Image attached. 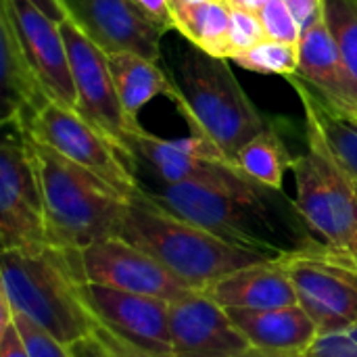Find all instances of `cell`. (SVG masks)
<instances>
[{
  "instance_id": "7",
  "label": "cell",
  "mask_w": 357,
  "mask_h": 357,
  "mask_svg": "<svg viewBox=\"0 0 357 357\" xmlns=\"http://www.w3.org/2000/svg\"><path fill=\"white\" fill-rule=\"evenodd\" d=\"M61 33L67 44L71 75L75 84V111L105 138H109L136 169L132 142L142 126L128 117L119 100L107 52L96 42H92L71 19L61 23Z\"/></svg>"
},
{
  "instance_id": "38",
  "label": "cell",
  "mask_w": 357,
  "mask_h": 357,
  "mask_svg": "<svg viewBox=\"0 0 357 357\" xmlns=\"http://www.w3.org/2000/svg\"><path fill=\"white\" fill-rule=\"evenodd\" d=\"M270 0H230L232 6H238V8H245V10H251V13H259Z\"/></svg>"
},
{
  "instance_id": "4",
  "label": "cell",
  "mask_w": 357,
  "mask_h": 357,
  "mask_svg": "<svg viewBox=\"0 0 357 357\" xmlns=\"http://www.w3.org/2000/svg\"><path fill=\"white\" fill-rule=\"evenodd\" d=\"M169 77L174 82L172 100L190 132L209 138L234 163L249 140L272 128L241 88L228 59L192 46L180 56Z\"/></svg>"
},
{
  "instance_id": "20",
  "label": "cell",
  "mask_w": 357,
  "mask_h": 357,
  "mask_svg": "<svg viewBox=\"0 0 357 357\" xmlns=\"http://www.w3.org/2000/svg\"><path fill=\"white\" fill-rule=\"evenodd\" d=\"M234 326L251 347L301 356L320 335L301 305L276 310H228Z\"/></svg>"
},
{
  "instance_id": "29",
  "label": "cell",
  "mask_w": 357,
  "mask_h": 357,
  "mask_svg": "<svg viewBox=\"0 0 357 357\" xmlns=\"http://www.w3.org/2000/svg\"><path fill=\"white\" fill-rule=\"evenodd\" d=\"M13 322L29 351V357H73L67 345H63L61 341H56L54 337L44 333L40 326H36L23 314L13 312Z\"/></svg>"
},
{
  "instance_id": "14",
  "label": "cell",
  "mask_w": 357,
  "mask_h": 357,
  "mask_svg": "<svg viewBox=\"0 0 357 357\" xmlns=\"http://www.w3.org/2000/svg\"><path fill=\"white\" fill-rule=\"evenodd\" d=\"M67 19H71L92 42L109 52H134L157 61L161 54V36L157 27L134 0H61Z\"/></svg>"
},
{
  "instance_id": "36",
  "label": "cell",
  "mask_w": 357,
  "mask_h": 357,
  "mask_svg": "<svg viewBox=\"0 0 357 357\" xmlns=\"http://www.w3.org/2000/svg\"><path fill=\"white\" fill-rule=\"evenodd\" d=\"M29 2H33L46 17H50L56 23H63L67 19V13H65L61 0H29Z\"/></svg>"
},
{
  "instance_id": "23",
  "label": "cell",
  "mask_w": 357,
  "mask_h": 357,
  "mask_svg": "<svg viewBox=\"0 0 357 357\" xmlns=\"http://www.w3.org/2000/svg\"><path fill=\"white\" fill-rule=\"evenodd\" d=\"M295 92L301 98V105L307 115H312L318 126L324 132V138L328 140L333 153L343 163V167L349 172V176L357 182V119L351 115H345L341 111H335L328 107L303 79L297 75L287 77Z\"/></svg>"
},
{
  "instance_id": "30",
  "label": "cell",
  "mask_w": 357,
  "mask_h": 357,
  "mask_svg": "<svg viewBox=\"0 0 357 357\" xmlns=\"http://www.w3.org/2000/svg\"><path fill=\"white\" fill-rule=\"evenodd\" d=\"M301 357H357V326L343 333L318 335Z\"/></svg>"
},
{
  "instance_id": "25",
  "label": "cell",
  "mask_w": 357,
  "mask_h": 357,
  "mask_svg": "<svg viewBox=\"0 0 357 357\" xmlns=\"http://www.w3.org/2000/svg\"><path fill=\"white\" fill-rule=\"evenodd\" d=\"M232 61L234 65L247 71L291 77V75H297V69H299V46L266 38L264 42L234 56Z\"/></svg>"
},
{
  "instance_id": "17",
  "label": "cell",
  "mask_w": 357,
  "mask_h": 357,
  "mask_svg": "<svg viewBox=\"0 0 357 357\" xmlns=\"http://www.w3.org/2000/svg\"><path fill=\"white\" fill-rule=\"evenodd\" d=\"M297 46V77L303 79L335 111L357 117V84L345 67V61L324 23V17H320L301 33Z\"/></svg>"
},
{
  "instance_id": "6",
  "label": "cell",
  "mask_w": 357,
  "mask_h": 357,
  "mask_svg": "<svg viewBox=\"0 0 357 357\" xmlns=\"http://www.w3.org/2000/svg\"><path fill=\"white\" fill-rule=\"evenodd\" d=\"M295 203L326 251L357 270V182L305 113V153L293 159Z\"/></svg>"
},
{
  "instance_id": "11",
  "label": "cell",
  "mask_w": 357,
  "mask_h": 357,
  "mask_svg": "<svg viewBox=\"0 0 357 357\" xmlns=\"http://www.w3.org/2000/svg\"><path fill=\"white\" fill-rule=\"evenodd\" d=\"M291 276L299 305L320 335L357 326V270L328 251L280 259Z\"/></svg>"
},
{
  "instance_id": "35",
  "label": "cell",
  "mask_w": 357,
  "mask_h": 357,
  "mask_svg": "<svg viewBox=\"0 0 357 357\" xmlns=\"http://www.w3.org/2000/svg\"><path fill=\"white\" fill-rule=\"evenodd\" d=\"M69 349H71L73 357H109L105 354L102 345L96 341L94 335L84 339V341H79V343H75V345H71Z\"/></svg>"
},
{
  "instance_id": "13",
  "label": "cell",
  "mask_w": 357,
  "mask_h": 357,
  "mask_svg": "<svg viewBox=\"0 0 357 357\" xmlns=\"http://www.w3.org/2000/svg\"><path fill=\"white\" fill-rule=\"evenodd\" d=\"M0 13L10 23L29 65L52 100L75 109V84L61 23L46 17L29 0H2Z\"/></svg>"
},
{
  "instance_id": "15",
  "label": "cell",
  "mask_w": 357,
  "mask_h": 357,
  "mask_svg": "<svg viewBox=\"0 0 357 357\" xmlns=\"http://www.w3.org/2000/svg\"><path fill=\"white\" fill-rule=\"evenodd\" d=\"M86 295L96 320L111 333L146 351L174 357L169 301L92 282L86 284Z\"/></svg>"
},
{
  "instance_id": "22",
  "label": "cell",
  "mask_w": 357,
  "mask_h": 357,
  "mask_svg": "<svg viewBox=\"0 0 357 357\" xmlns=\"http://www.w3.org/2000/svg\"><path fill=\"white\" fill-rule=\"evenodd\" d=\"M172 10L174 29H178L192 46L211 56L228 59L230 0L172 2Z\"/></svg>"
},
{
  "instance_id": "9",
  "label": "cell",
  "mask_w": 357,
  "mask_h": 357,
  "mask_svg": "<svg viewBox=\"0 0 357 357\" xmlns=\"http://www.w3.org/2000/svg\"><path fill=\"white\" fill-rule=\"evenodd\" d=\"M0 146V243L2 251L48 245L40 180L25 132L4 128Z\"/></svg>"
},
{
  "instance_id": "8",
  "label": "cell",
  "mask_w": 357,
  "mask_h": 357,
  "mask_svg": "<svg viewBox=\"0 0 357 357\" xmlns=\"http://www.w3.org/2000/svg\"><path fill=\"white\" fill-rule=\"evenodd\" d=\"M27 136L86 167L126 199H132L140 188L136 169L117 146L63 102L50 100L31 121Z\"/></svg>"
},
{
  "instance_id": "3",
  "label": "cell",
  "mask_w": 357,
  "mask_h": 357,
  "mask_svg": "<svg viewBox=\"0 0 357 357\" xmlns=\"http://www.w3.org/2000/svg\"><path fill=\"white\" fill-rule=\"evenodd\" d=\"M29 146L40 180L50 245L82 251L121 234L130 199L54 149L33 138H29Z\"/></svg>"
},
{
  "instance_id": "33",
  "label": "cell",
  "mask_w": 357,
  "mask_h": 357,
  "mask_svg": "<svg viewBox=\"0 0 357 357\" xmlns=\"http://www.w3.org/2000/svg\"><path fill=\"white\" fill-rule=\"evenodd\" d=\"M284 2L289 4L293 17L297 19L299 27H301V33L322 17L324 0H284Z\"/></svg>"
},
{
  "instance_id": "40",
  "label": "cell",
  "mask_w": 357,
  "mask_h": 357,
  "mask_svg": "<svg viewBox=\"0 0 357 357\" xmlns=\"http://www.w3.org/2000/svg\"><path fill=\"white\" fill-rule=\"evenodd\" d=\"M356 119H357V117H356Z\"/></svg>"
},
{
  "instance_id": "27",
  "label": "cell",
  "mask_w": 357,
  "mask_h": 357,
  "mask_svg": "<svg viewBox=\"0 0 357 357\" xmlns=\"http://www.w3.org/2000/svg\"><path fill=\"white\" fill-rule=\"evenodd\" d=\"M266 29L259 21L257 13L232 6L230 10V29H228V59L232 61L234 56L251 50L259 42H264Z\"/></svg>"
},
{
  "instance_id": "10",
  "label": "cell",
  "mask_w": 357,
  "mask_h": 357,
  "mask_svg": "<svg viewBox=\"0 0 357 357\" xmlns=\"http://www.w3.org/2000/svg\"><path fill=\"white\" fill-rule=\"evenodd\" d=\"M136 172L144 165L163 184H201L211 188L245 186L251 180L209 138L188 136L178 140L159 138L140 128L132 142Z\"/></svg>"
},
{
  "instance_id": "1",
  "label": "cell",
  "mask_w": 357,
  "mask_h": 357,
  "mask_svg": "<svg viewBox=\"0 0 357 357\" xmlns=\"http://www.w3.org/2000/svg\"><path fill=\"white\" fill-rule=\"evenodd\" d=\"M140 188L172 215L272 261L326 251L284 190H274L259 182L234 188L157 182V186Z\"/></svg>"
},
{
  "instance_id": "5",
  "label": "cell",
  "mask_w": 357,
  "mask_h": 357,
  "mask_svg": "<svg viewBox=\"0 0 357 357\" xmlns=\"http://www.w3.org/2000/svg\"><path fill=\"white\" fill-rule=\"evenodd\" d=\"M119 238L146 251L192 289L205 291L211 282L241 268L272 261L259 253L224 243L205 228L155 205L142 188L130 199Z\"/></svg>"
},
{
  "instance_id": "12",
  "label": "cell",
  "mask_w": 357,
  "mask_h": 357,
  "mask_svg": "<svg viewBox=\"0 0 357 357\" xmlns=\"http://www.w3.org/2000/svg\"><path fill=\"white\" fill-rule=\"evenodd\" d=\"M79 253L86 280L92 284L140 293L169 303L197 291L159 259L119 236L94 243Z\"/></svg>"
},
{
  "instance_id": "16",
  "label": "cell",
  "mask_w": 357,
  "mask_h": 357,
  "mask_svg": "<svg viewBox=\"0 0 357 357\" xmlns=\"http://www.w3.org/2000/svg\"><path fill=\"white\" fill-rule=\"evenodd\" d=\"M169 331L174 357H232L251 347L228 310L203 291L169 303Z\"/></svg>"
},
{
  "instance_id": "39",
  "label": "cell",
  "mask_w": 357,
  "mask_h": 357,
  "mask_svg": "<svg viewBox=\"0 0 357 357\" xmlns=\"http://www.w3.org/2000/svg\"><path fill=\"white\" fill-rule=\"evenodd\" d=\"M172 2H205V0H172Z\"/></svg>"
},
{
  "instance_id": "32",
  "label": "cell",
  "mask_w": 357,
  "mask_h": 357,
  "mask_svg": "<svg viewBox=\"0 0 357 357\" xmlns=\"http://www.w3.org/2000/svg\"><path fill=\"white\" fill-rule=\"evenodd\" d=\"M136 6L163 31L174 29V10L172 0H134Z\"/></svg>"
},
{
  "instance_id": "19",
  "label": "cell",
  "mask_w": 357,
  "mask_h": 357,
  "mask_svg": "<svg viewBox=\"0 0 357 357\" xmlns=\"http://www.w3.org/2000/svg\"><path fill=\"white\" fill-rule=\"evenodd\" d=\"M203 293L224 310H276L299 305L295 287L282 261L241 268L211 282Z\"/></svg>"
},
{
  "instance_id": "24",
  "label": "cell",
  "mask_w": 357,
  "mask_h": 357,
  "mask_svg": "<svg viewBox=\"0 0 357 357\" xmlns=\"http://www.w3.org/2000/svg\"><path fill=\"white\" fill-rule=\"evenodd\" d=\"M236 165L251 180L268 188L282 190L284 174L293 167V157L289 155L280 134L268 128L238 151Z\"/></svg>"
},
{
  "instance_id": "26",
  "label": "cell",
  "mask_w": 357,
  "mask_h": 357,
  "mask_svg": "<svg viewBox=\"0 0 357 357\" xmlns=\"http://www.w3.org/2000/svg\"><path fill=\"white\" fill-rule=\"evenodd\" d=\"M322 17L357 84V0H324Z\"/></svg>"
},
{
  "instance_id": "18",
  "label": "cell",
  "mask_w": 357,
  "mask_h": 357,
  "mask_svg": "<svg viewBox=\"0 0 357 357\" xmlns=\"http://www.w3.org/2000/svg\"><path fill=\"white\" fill-rule=\"evenodd\" d=\"M52 100L29 65L10 23L0 13V107L2 126L29 130L36 115Z\"/></svg>"
},
{
  "instance_id": "34",
  "label": "cell",
  "mask_w": 357,
  "mask_h": 357,
  "mask_svg": "<svg viewBox=\"0 0 357 357\" xmlns=\"http://www.w3.org/2000/svg\"><path fill=\"white\" fill-rule=\"evenodd\" d=\"M0 357H29L15 322L0 326Z\"/></svg>"
},
{
  "instance_id": "2",
  "label": "cell",
  "mask_w": 357,
  "mask_h": 357,
  "mask_svg": "<svg viewBox=\"0 0 357 357\" xmlns=\"http://www.w3.org/2000/svg\"><path fill=\"white\" fill-rule=\"evenodd\" d=\"M2 289L13 312L71 347L100 324L86 295L82 253L54 245L2 251Z\"/></svg>"
},
{
  "instance_id": "37",
  "label": "cell",
  "mask_w": 357,
  "mask_h": 357,
  "mask_svg": "<svg viewBox=\"0 0 357 357\" xmlns=\"http://www.w3.org/2000/svg\"><path fill=\"white\" fill-rule=\"evenodd\" d=\"M232 357H301L295 356V354H276V351H264V349H257V347H249L241 354Z\"/></svg>"
},
{
  "instance_id": "31",
  "label": "cell",
  "mask_w": 357,
  "mask_h": 357,
  "mask_svg": "<svg viewBox=\"0 0 357 357\" xmlns=\"http://www.w3.org/2000/svg\"><path fill=\"white\" fill-rule=\"evenodd\" d=\"M94 337L96 341L102 345L105 354L109 357H167V356H159V354H153V351H146L121 337H117L115 333H111L107 326L98 324L96 331H94Z\"/></svg>"
},
{
  "instance_id": "21",
  "label": "cell",
  "mask_w": 357,
  "mask_h": 357,
  "mask_svg": "<svg viewBox=\"0 0 357 357\" xmlns=\"http://www.w3.org/2000/svg\"><path fill=\"white\" fill-rule=\"evenodd\" d=\"M109 67L119 92V100L130 119L138 121L140 111L157 96H174V82L157 61L134 52H109Z\"/></svg>"
},
{
  "instance_id": "28",
  "label": "cell",
  "mask_w": 357,
  "mask_h": 357,
  "mask_svg": "<svg viewBox=\"0 0 357 357\" xmlns=\"http://www.w3.org/2000/svg\"><path fill=\"white\" fill-rule=\"evenodd\" d=\"M257 15H259V21L266 29V36L270 40L299 44L301 27H299L297 19L293 17L289 4L284 0H270Z\"/></svg>"
}]
</instances>
